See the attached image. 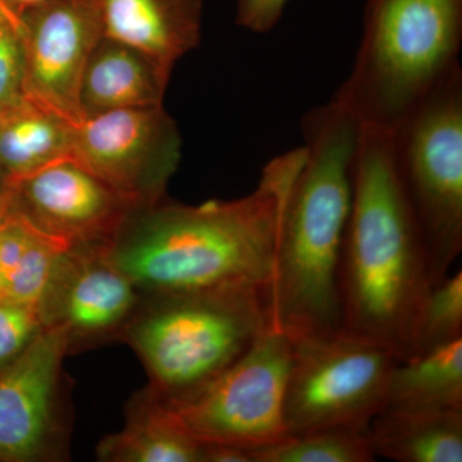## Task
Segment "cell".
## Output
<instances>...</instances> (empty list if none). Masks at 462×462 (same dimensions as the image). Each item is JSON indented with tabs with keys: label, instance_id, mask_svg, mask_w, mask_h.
Masks as SVG:
<instances>
[{
	"label": "cell",
	"instance_id": "cell-1",
	"mask_svg": "<svg viewBox=\"0 0 462 462\" xmlns=\"http://www.w3.org/2000/svg\"><path fill=\"white\" fill-rule=\"evenodd\" d=\"M305 158L303 145L273 157L238 199L188 206L163 199L130 212L106 251L143 296L269 288L282 214Z\"/></svg>",
	"mask_w": 462,
	"mask_h": 462
},
{
	"label": "cell",
	"instance_id": "cell-2",
	"mask_svg": "<svg viewBox=\"0 0 462 462\" xmlns=\"http://www.w3.org/2000/svg\"><path fill=\"white\" fill-rule=\"evenodd\" d=\"M306 158L289 194L267 297L273 327L289 337L342 328L339 267L351 214L361 126L330 100L300 125Z\"/></svg>",
	"mask_w": 462,
	"mask_h": 462
},
{
	"label": "cell",
	"instance_id": "cell-3",
	"mask_svg": "<svg viewBox=\"0 0 462 462\" xmlns=\"http://www.w3.org/2000/svg\"><path fill=\"white\" fill-rule=\"evenodd\" d=\"M431 287L389 133L361 127L340 257L342 328L389 349L398 363L410 360L416 321Z\"/></svg>",
	"mask_w": 462,
	"mask_h": 462
},
{
	"label": "cell",
	"instance_id": "cell-4",
	"mask_svg": "<svg viewBox=\"0 0 462 462\" xmlns=\"http://www.w3.org/2000/svg\"><path fill=\"white\" fill-rule=\"evenodd\" d=\"M462 0H367L354 66L333 102L391 133L460 66Z\"/></svg>",
	"mask_w": 462,
	"mask_h": 462
},
{
	"label": "cell",
	"instance_id": "cell-5",
	"mask_svg": "<svg viewBox=\"0 0 462 462\" xmlns=\"http://www.w3.org/2000/svg\"><path fill=\"white\" fill-rule=\"evenodd\" d=\"M273 327L266 287L143 296L123 338L147 370L149 389L173 398L223 373Z\"/></svg>",
	"mask_w": 462,
	"mask_h": 462
},
{
	"label": "cell",
	"instance_id": "cell-6",
	"mask_svg": "<svg viewBox=\"0 0 462 462\" xmlns=\"http://www.w3.org/2000/svg\"><path fill=\"white\" fill-rule=\"evenodd\" d=\"M389 138L398 182L436 285L462 251V69Z\"/></svg>",
	"mask_w": 462,
	"mask_h": 462
},
{
	"label": "cell",
	"instance_id": "cell-7",
	"mask_svg": "<svg viewBox=\"0 0 462 462\" xmlns=\"http://www.w3.org/2000/svg\"><path fill=\"white\" fill-rule=\"evenodd\" d=\"M289 338L287 438L328 428L369 430L387 402L389 376L398 363L394 355L343 328Z\"/></svg>",
	"mask_w": 462,
	"mask_h": 462
},
{
	"label": "cell",
	"instance_id": "cell-8",
	"mask_svg": "<svg viewBox=\"0 0 462 462\" xmlns=\"http://www.w3.org/2000/svg\"><path fill=\"white\" fill-rule=\"evenodd\" d=\"M291 361V338L272 327L202 387L179 397L157 396L200 445L254 452L287 438L284 398Z\"/></svg>",
	"mask_w": 462,
	"mask_h": 462
},
{
	"label": "cell",
	"instance_id": "cell-9",
	"mask_svg": "<svg viewBox=\"0 0 462 462\" xmlns=\"http://www.w3.org/2000/svg\"><path fill=\"white\" fill-rule=\"evenodd\" d=\"M181 148L178 125L163 106L117 109L74 127L72 160L136 211L165 199Z\"/></svg>",
	"mask_w": 462,
	"mask_h": 462
},
{
	"label": "cell",
	"instance_id": "cell-10",
	"mask_svg": "<svg viewBox=\"0 0 462 462\" xmlns=\"http://www.w3.org/2000/svg\"><path fill=\"white\" fill-rule=\"evenodd\" d=\"M20 20L25 98L78 126L85 69L103 38L102 0H41Z\"/></svg>",
	"mask_w": 462,
	"mask_h": 462
},
{
	"label": "cell",
	"instance_id": "cell-11",
	"mask_svg": "<svg viewBox=\"0 0 462 462\" xmlns=\"http://www.w3.org/2000/svg\"><path fill=\"white\" fill-rule=\"evenodd\" d=\"M69 352L65 330L42 327L32 345L0 370V462L62 457V365Z\"/></svg>",
	"mask_w": 462,
	"mask_h": 462
},
{
	"label": "cell",
	"instance_id": "cell-12",
	"mask_svg": "<svg viewBox=\"0 0 462 462\" xmlns=\"http://www.w3.org/2000/svg\"><path fill=\"white\" fill-rule=\"evenodd\" d=\"M142 300L106 245H75L58 261L38 311L42 327L66 331L71 352L75 346L123 336Z\"/></svg>",
	"mask_w": 462,
	"mask_h": 462
},
{
	"label": "cell",
	"instance_id": "cell-13",
	"mask_svg": "<svg viewBox=\"0 0 462 462\" xmlns=\"http://www.w3.org/2000/svg\"><path fill=\"white\" fill-rule=\"evenodd\" d=\"M7 182V181H5ZM14 205L45 233L71 245H106L133 209L72 158L16 181Z\"/></svg>",
	"mask_w": 462,
	"mask_h": 462
},
{
	"label": "cell",
	"instance_id": "cell-14",
	"mask_svg": "<svg viewBox=\"0 0 462 462\" xmlns=\"http://www.w3.org/2000/svg\"><path fill=\"white\" fill-rule=\"evenodd\" d=\"M202 0H102L103 36L172 69L202 36Z\"/></svg>",
	"mask_w": 462,
	"mask_h": 462
},
{
	"label": "cell",
	"instance_id": "cell-15",
	"mask_svg": "<svg viewBox=\"0 0 462 462\" xmlns=\"http://www.w3.org/2000/svg\"><path fill=\"white\" fill-rule=\"evenodd\" d=\"M172 69L123 42L103 36L81 84L85 117L117 111L163 106Z\"/></svg>",
	"mask_w": 462,
	"mask_h": 462
},
{
	"label": "cell",
	"instance_id": "cell-16",
	"mask_svg": "<svg viewBox=\"0 0 462 462\" xmlns=\"http://www.w3.org/2000/svg\"><path fill=\"white\" fill-rule=\"evenodd\" d=\"M105 462H202V445L147 388L127 409L126 424L97 447Z\"/></svg>",
	"mask_w": 462,
	"mask_h": 462
},
{
	"label": "cell",
	"instance_id": "cell-17",
	"mask_svg": "<svg viewBox=\"0 0 462 462\" xmlns=\"http://www.w3.org/2000/svg\"><path fill=\"white\" fill-rule=\"evenodd\" d=\"M374 455L398 462H461L462 409L383 410L367 430Z\"/></svg>",
	"mask_w": 462,
	"mask_h": 462
},
{
	"label": "cell",
	"instance_id": "cell-18",
	"mask_svg": "<svg viewBox=\"0 0 462 462\" xmlns=\"http://www.w3.org/2000/svg\"><path fill=\"white\" fill-rule=\"evenodd\" d=\"M74 127L30 100L8 109L0 125V169L16 181L58 161L72 158Z\"/></svg>",
	"mask_w": 462,
	"mask_h": 462
},
{
	"label": "cell",
	"instance_id": "cell-19",
	"mask_svg": "<svg viewBox=\"0 0 462 462\" xmlns=\"http://www.w3.org/2000/svg\"><path fill=\"white\" fill-rule=\"evenodd\" d=\"M451 409H462V338L394 365L384 410Z\"/></svg>",
	"mask_w": 462,
	"mask_h": 462
},
{
	"label": "cell",
	"instance_id": "cell-20",
	"mask_svg": "<svg viewBox=\"0 0 462 462\" xmlns=\"http://www.w3.org/2000/svg\"><path fill=\"white\" fill-rule=\"evenodd\" d=\"M254 462H372L367 430L328 428L288 437L254 452Z\"/></svg>",
	"mask_w": 462,
	"mask_h": 462
},
{
	"label": "cell",
	"instance_id": "cell-21",
	"mask_svg": "<svg viewBox=\"0 0 462 462\" xmlns=\"http://www.w3.org/2000/svg\"><path fill=\"white\" fill-rule=\"evenodd\" d=\"M458 338H462L461 270L433 285L425 298L413 333L411 358Z\"/></svg>",
	"mask_w": 462,
	"mask_h": 462
},
{
	"label": "cell",
	"instance_id": "cell-22",
	"mask_svg": "<svg viewBox=\"0 0 462 462\" xmlns=\"http://www.w3.org/2000/svg\"><path fill=\"white\" fill-rule=\"evenodd\" d=\"M71 247L74 245L66 240L39 230L0 291V298L38 310L56 272L58 261Z\"/></svg>",
	"mask_w": 462,
	"mask_h": 462
},
{
	"label": "cell",
	"instance_id": "cell-23",
	"mask_svg": "<svg viewBox=\"0 0 462 462\" xmlns=\"http://www.w3.org/2000/svg\"><path fill=\"white\" fill-rule=\"evenodd\" d=\"M42 329L38 310L0 298V370L16 360Z\"/></svg>",
	"mask_w": 462,
	"mask_h": 462
},
{
	"label": "cell",
	"instance_id": "cell-24",
	"mask_svg": "<svg viewBox=\"0 0 462 462\" xmlns=\"http://www.w3.org/2000/svg\"><path fill=\"white\" fill-rule=\"evenodd\" d=\"M23 100V44L17 27L7 23L0 26V112Z\"/></svg>",
	"mask_w": 462,
	"mask_h": 462
},
{
	"label": "cell",
	"instance_id": "cell-25",
	"mask_svg": "<svg viewBox=\"0 0 462 462\" xmlns=\"http://www.w3.org/2000/svg\"><path fill=\"white\" fill-rule=\"evenodd\" d=\"M289 0H238L236 25L254 33L275 29L284 14Z\"/></svg>",
	"mask_w": 462,
	"mask_h": 462
},
{
	"label": "cell",
	"instance_id": "cell-26",
	"mask_svg": "<svg viewBox=\"0 0 462 462\" xmlns=\"http://www.w3.org/2000/svg\"><path fill=\"white\" fill-rule=\"evenodd\" d=\"M202 462H254V451L233 445H202Z\"/></svg>",
	"mask_w": 462,
	"mask_h": 462
},
{
	"label": "cell",
	"instance_id": "cell-27",
	"mask_svg": "<svg viewBox=\"0 0 462 462\" xmlns=\"http://www.w3.org/2000/svg\"><path fill=\"white\" fill-rule=\"evenodd\" d=\"M14 207V190L9 187L7 182L0 187V225L5 220V217L11 214Z\"/></svg>",
	"mask_w": 462,
	"mask_h": 462
},
{
	"label": "cell",
	"instance_id": "cell-28",
	"mask_svg": "<svg viewBox=\"0 0 462 462\" xmlns=\"http://www.w3.org/2000/svg\"><path fill=\"white\" fill-rule=\"evenodd\" d=\"M12 23L14 27H17L18 32L21 30V20L17 14L12 11L7 3L5 0H0V26L5 23Z\"/></svg>",
	"mask_w": 462,
	"mask_h": 462
},
{
	"label": "cell",
	"instance_id": "cell-29",
	"mask_svg": "<svg viewBox=\"0 0 462 462\" xmlns=\"http://www.w3.org/2000/svg\"><path fill=\"white\" fill-rule=\"evenodd\" d=\"M5 2L7 3L14 14L20 16L21 12L25 11L26 8L32 7V5H36V3L41 2V0H5Z\"/></svg>",
	"mask_w": 462,
	"mask_h": 462
},
{
	"label": "cell",
	"instance_id": "cell-30",
	"mask_svg": "<svg viewBox=\"0 0 462 462\" xmlns=\"http://www.w3.org/2000/svg\"><path fill=\"white\" fill-rule=\"evenodd\" d=\"M5 112H7V111L0 112V125H2L3 117H5Z\"/></svg>",
	"mask_w": 462,
	"mask_h": 462
}]
</instances>
